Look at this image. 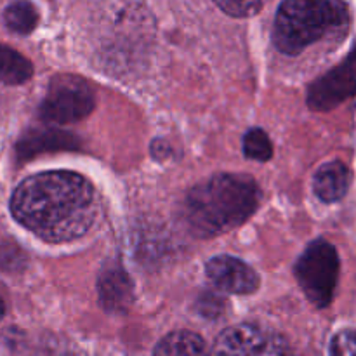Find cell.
<instances>
[{
  "mask_svg": "<svg viewBox=\"0 0 356 356\" xmlns=\"http://www.w3.org/2000/svg\"><path fill=\"white\" fill-rule=\"evenodd\" d=\"M10 212L38 238L70 242L92 228L97 216L96 190L86 177L68 170L35 174L14 190Z\"/></svg>",
  "mask_w": 356,
  "mask_h": 356,
  "instance_id": "1",
  "label": "cell"
},
{
  "mask_svg": "<svg viewBox=\"0 0 356 356\" xmlns=\"http://www.w3.org/2000/svg\"><path fill=\"white\" fill-rule=\"evenodd\" d=\"M261 190L243 174H219L197 184L186 195L181 219L197 238H212L232 232L256 212Z\"/></svg>",
  "mask_w": 356,
  "mask_h": 356,
  "instance_id": "2",
  "label": "cell"
},
{
  "mask_svg": "<svg viewBox=\"0 0 356 356\" xmlns=\"http://www.w3.org/2000/svg\"><path fill=\"white\" fill-rule=\"evenodd\" d=\"M348 17L344 2L289 0L277 13L273 42L284 54L298 56L332 30L346 26Z\"/></svg>",
  "mask_w": 356,
  "mask_h": 356,
  "instance_id": "3",
  "label": "cell"
},
{
  "mask_svg": "<svg viewBox=\"0 0 356 356\" xmlns=\"http://www.w3.org/2000/svg\"><path fill=\"white\" fill-rule=\"evenodd\" d=\"M341 261L336 247L318 238L309 243L296 263V278L308 301L316 308L332 302L339 282Z\"/></svg>",
  "mask_w": 356,
  "mask_h": 356,
  "instance_id": "4",
  "label": "cell"
},
{
  "mask_svg": "<svg viewBox=\"0 0 356 356\" xmlns=\"http://www.w3.org/2000/svg\"><path fill=\"white\" fill-rule=\"evenodd\" d=\"M94 92L83 79L61 75L51 80L40 104V118L52 124H73L94 110Z\"/></svg>",
  "mask_w": 356,
  "mask_h": 356,
  "instance_id": "5",
  "label": "cell"
},
{
  "mask_svg": "<svg viewBox=\"0 0 356 356\" xmlns=\"http://www.w3.org/2000/svg\"><path fill=\"white\" fill-rule=\"evenodd\" d=\"M211 356H291V351L277 334L243 323L226 329L216 341Z\"/></svg>",
  "mask_w": 356,
  "mask_h": 356,
  "instance_id": "6",
  "label": "cell"
},
{
  "mask_svg": "<svg viewBox=\"0 0 356 356\" xmlns=\"http://www.w3.org/2000/svg\"><path fill=\"white\" fill-rule=\"evenodd\" d=\"M353 96H356V47L343 63L309 86L308 106L313 111H330Z\"/></svg>",
  "mask_w": 356,
  "mask_h": 356,
  "instance_id": "7",
  "label": "cell"
},
{
  "mask_svg": "<svg viewBox=\"0 0 356 356\" xmlns=\"http://www.w3.org/2000/svg\"><path fill=\"white\" fill-rule=\"evenodd\" d=\"M209 280L228 294H252L259 287V277L243 261L232 256H218L205 266Z\"/></svg>",
  "mask_w": 356,
  "mask_h": 356,
  "instance_id": "8",
  "label": "cell"
},
{
  "mask_svg": "<svg viewBox=\"0 0 356 356\" xmlns=\"http://www.w3.org/2000/svg\"><path fill=\"white\" fill-rule=\"evenodd\" d=\"M101 305L110 313H124L132 302V282L124 268L108 264L97 282Z\"/></svg>",
  "mask_w": 356,
  "mask_h": 356,
  "instance_id": "9",
  "label": "cell"
},
{
  "mask_svg": "<svg viewBox=\"0 0 356 356\" xmlns=\"http://www.w3.org/2000/svg\"><path fill=\"white\" fill-rule=\"evenodd\" d=\"M351 186V172L343 162H329L320 167L313 179L316 197L325 204H334L346 197Z\"/></svg>",
  "mask_w": 356,
  "mask_h": 356,
  "instance_id": "10",
  "label": "cell"
},
{
  "mask_svg": "<svg viewBox=\"0 0 356 356\" xmlns=\"http://www.w3.org/2000/svg\"><path fill=\"white\" fill-rule=\"evenodd\" d=\"M153 356H211L205 341L190 330L170 332L156 344Z\"/></svg>",
  "mask_w": 356,
  "mask_h": 356,
  "instance_id": "11",
  "label": "cell"
},
{
  "mask_svg": "<svg viewBox=\"0 0 356 356\" xmlns=\"http://www.w3.org/2000/svg\"><path fill=\"white\" fill-rule=\"evenodd\" d=\"M33 73L31 63L14 49L0 44V82L9 86L24 83Z\"/></svg>",
  "mask_w": 356,
  "mask_h": 356,
  "instance_id": "12",
  "label": "cell"
},
{
  "mask_svg": "<svg viewBox=\"0 0 356 356\" xmlns=\"http://www.w3.org/2000/svg\"><path fill=\"white\" fill-rule=\"evenodd\" d=\"M3 21L10 31L17 35H28L38 23V13L35 6L28 2H14L3 10Z\"/></svg>",
  "mask_w": 356,
  "mask_h": 356,
  "instance_id": "13",
  "label": "cell"
},
{
  "mask_svg": "<svg viewBox=\"0 0 356 356\" xmlns=\"http://www.w3.org/2000/svg\"><path fill=\"white\" fill-rule=\"evenodd\" d=\"M70 141H73V138L70 134H63V132L56 131H45V132H33L28 138H23V141L19 143V155L23 159H28L31 155H37L38 152H42V146L49 145L51 149L58 148H68Z\"/></svg>",
  "mask_w": 356,
  "mask_h": 356,
  "instance_id": "14",
  "label": "cell"
},
{
  "mask_svg": "<svg viewBox=\"0 0 356 356\" xmlns=\"http://www.w3.org/2000/svg\"><path fill=\"white\" fill-rule=\"evenodd\" d=\"M243 153L247 159L266 162L273 156V145L263 129H250L243 138Z\"/></svg>",
  "mask_w": 356,
  "mask_h": 356,
  "instance_id": "15",
  "label": "cell"
},
{
  "mask_svg": "<svg viewBox=\"0 0 356 356\" xmlns=\"http://www.w3.org/2000/svg\"><path fill=\"white\" fill-rule=\"evenodd\" d=\"M329 356H356V329H344L332 337Z\"/></svg>",
  "mask_w": 356,
  "mask_h": 356,
  "instance_id": "16",
  "label": "cell"
},
{
  "mask_svg": "<svg viewBox=\"0 0 356 356\" xmlns=\"http://www.w3.org/2000/svg\"><path fill=\"white\" fill-rule=\"evenodd\" d=\"M218 7L219 9L225 10L226 14H229V16L247 17V16H254L257 10L263 9V3L261 2H233V0L225 2V0H221V2H218Z\"/></svg>",
  "mask_w": 356,
  "mask_h": 356,
  "instance_id": "17",
  "label": "cell"
},
{
  "mask_svg": "<svg viewBox=\"0 0 356 356\" xmlns=\"http://www.w3.org/2000/svg\"><path fill=\"white\" fill-rule=\"evenodd\" d=\"M3 315H6V305H3V301L0 299V320L3 318Z\"/></svg>",
  "mask_w": 356,
  "mask_h": 356,
  "instance_id": "18",
  "label": "cell"
}]
</instances>
